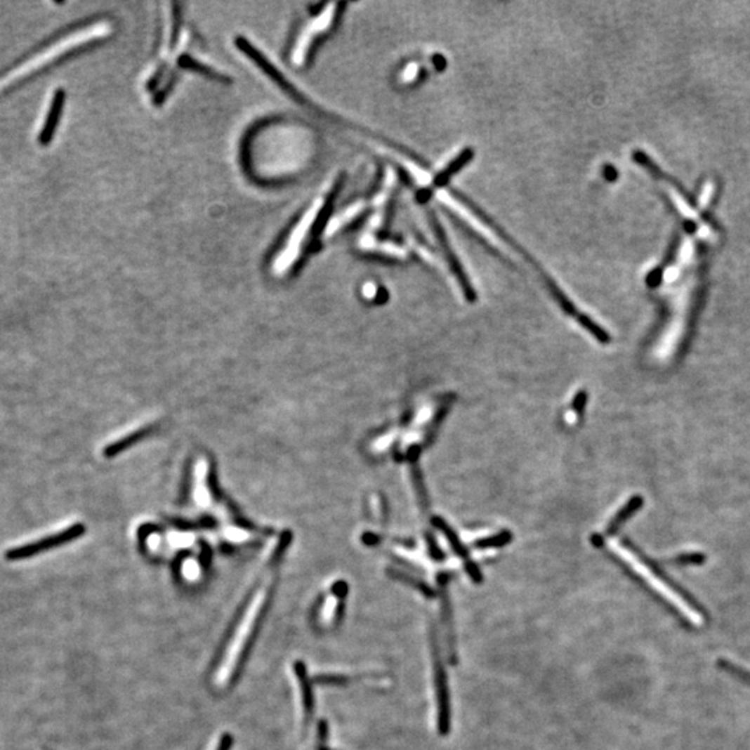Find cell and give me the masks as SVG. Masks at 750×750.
Instances as JSON below:
<instances>
[{
    "mask_svg": "<svg viewBox=\"0 0 750 750\" xmlns=\"http://www.w3.org/2000/svg\"><path fill=\"white\" fill-rule=\"evenodd\" d=\"M511 532L510 531H501L498 535H492L488 538L478 539L474 546L478 549H488V548H500L507 545L511 541Z\"/></svg>",
    "mask_w": 750,
    "mask_h": 750,
    "instance_id": "obj_16",
    "label": "cell"
},
{
    "mask_svg": "<svg viewBox=\"0 0 750 750\" xmlns=\"http://www.w3.org/2000/svg\"><path fill=\"white\" fill-rule=\"evenodd\" d=\"M231 748H232V738H231V735L225 734V735L221 737V739L218 742V746L216 748V750H231Z\"/></svg>",
    "mask_w": 750,
    "mask_h": 750,
    "instance_id": "obj_24",
    "label": "cell"
},
{
    "mask_svg": "<svg viewBox=\"0 0 750 750\" xmlns=\"http://www.w3.org/2000/svg\"><path fill=\"white\" fill-rule=\"evenodd\" d=\"M603 177L610 181V183H614L617 178H619V171L612 166V164H606L603 167Z\"/></svg>",
    "mask_w": 750,
    "mask_h": 750,
    "instance_id": "obj_23",
    "label": "cell"
},
{
    "mask_svg": "<svg viewBox=\"0 0 750 750\" xmlns=\"http://www.w3.org/2000/svg\"><path fill=\"white\" fill-rule=\"evenodd\" d=\"M474 159V150L467 147L464 149L456 159H453L452 163H449L446 166V169H443L440 173H438L437 176L434 177V181H433V187L442 188L446 187L450 181V178L457 174L459 171H461L464 169V166H467L471 160Z\"/></svg>",
    "mask_w": 750,
    "mask_h": 750,
    "instance_id": "obj_10",
    "label": "cell"
},
{
    "mask_svg": "<svg viewBox=\"0 0 750 750\" xmlns=\"http://www.w3.org/2000/svg\"><path fill=\"white\" fill-rule=\"evenodd\" d=\"M389 574L393 578H396V579H399V581H402V582H404L407 585H412V586L417 588L427 598H434L435 596V591L431 589L424 581H420V579H417V578H414V577H412L409 574H404V572H402L399 570H392V571H389Z\"/></svg>",
    "mask_w": 750,
    "mask_h": 750,
    "instance_id": "obj_14",
    "label": "cell"
},
{
    "mask_svg": "<svg viewBox=\"0 0 750 750\" xmlns=\"http://www.w3.org/2000/svg\"><path fill=\"white\" fill-rule=\"evenodd\" d=\"M427 218H428V223H430V225H431V228H433V232H434V235H435V238H437L438 244H439L440 249H442L443 254H445V258H446V261H447L449 265H450L452 272L454 274V277L457 278V281H459V284H460V287H461V289H463V294H464L466 299H467L470 303L475 302V299H477L475 289H474V287L471 285V282H470L467 274L464 272V270H463V267H461L459 258L456 257L454 251L450 248V245H449V242H447V238H446V234H445L442 225L439 224L437 216H435V213H434L433 209H428V210H427Z\"/></svg>",
    "mask_w": 750,
    "mask_h": 750,
    "instance_id": "obj_7",
    "label": "cell"
},
{
    "mask_svg": "<svg viewBox=\"0 0 750 750\" xmlns=\"http://www.w3.org/2000/svg\"><path fill=\"white\" fill-rule=\"evenodd\" d=\"M613 549L669 605H671L677 610V613L683 619H685L689 624L693 625V626H700V625L703 624L704 617H703L702 612L696 607V605H693L683 592H680L659 571H656V568L652 564H649L640 555H638L636 551H633L631 546H626L624 544H614Z\"/></svg>",
    "mask_w": 750,
    "mask_h": 750,
    "instance_id": "obj_3",
    "label": "cell"
},
{
    "mask_svg": "<svg viewBox=\"0 0 750 750\" xmlns=\"http://www.w3.org/2000/svg\"><path fill=\"white\" fill-rule=\"evenodd\" d=\"M718 667H720L721 670L730 673L731 676L737 677V678L741 680L742 683L749 684L750 685V671L745 670L744 667L737 666V664H734L732 662H730V660H724V659H720V660H718Z\"/></svg>",
    "mask_w": 750,
    "mask_h": 750,
    "instance_id": "obj_17",
    "label": "cell"
},
{
    "mask_svg": "<svg viewBox=\"0 0 750 750\" xmlns=\"http://www.w3.org/2000/svg\"><path fill=\"white\" fill-rule=\"evenodd\" d=\"M342 183L343 178L341 177V180H338V183L327 195V197L322 202L317 203L310 211L305 213L301 220L294 225V228L285 238L284 245L275 253L274 261L271 264L272 271L277 275H284L289 272L294 265L301 260L303 250L308 246H312V239H317V237L321 235V231H324L329 220L334 199L342 187Z\"/></svg>",
    "mask_w": 750,
    "mask_h": 750,
    "instance_id": "obj_2",
    "label": "cell"
},
{
    "mask_svg": "<svg viewBox=\"0 0 750 750\" xmlns=\"http://www.w3.org/2000/svg\"><path fill=\"white\" fill-rule=\"evenodd\" d=\"M84 532H85V527L82 524H75V525H71V527L65 528L64 531H60V532H58V534H55L52 537H46V538L39 539V541L22 545L20 548L10 549V551L6 552L4 558L7 560H10V562H18V560L31 559V558L37 556L38 553L59 548V546H63L64 544H68V542L79 538L81 535H84Z\"/></svg>",
    "mask_w": 750,
    "mask_h": 750,
    "instance_id": "obj_5",
    "label": "cell"
},
{
    "mask_svg": "<svg viewBox=\"0 0 750 750\" xmlns=\"http://www.w3.org/2000/svg\"><path fill=\"white\" fill-rule=\"evenodd\" d=\"M339 7H341V4H338L336 10H332L329 14H328V10H321V13L318 15H315L308 25H305L299 31V35L296 37L295 44H294L292 51H291V62L294 63L295 65L301 67V65H303L305 63L308 62V59L310 58V53H312L315 41L322 34L328 32V29L334 25L335 20H336V17L339 15V11H341V10L338 11Z\"/></svg>",
    "mask_w": 750,
    "mask_h": 750,
    "instance_id": "obj_4",
    "label": "cell"
},
{
    "mask_svg": "<svg viewBox=\"0 0 750 750\" xmlns=\"http://www.w3.org/2000/svg\"><path fill=\"white\" fill-rule=\"evenodd\" d=\"M271 577L265 578L260 586L253 592L248 600L244 612L239 616V620L235 625L230 640L227 642L225 652L218 664V671H216V684L220 687H227L237 676L241 669L244 659L249 650L253 636L257 632V628L264 614L270 592H271Z\"/></svg>",
    "mask_w": 750,
    "mask_h": 750,
    "instance_id": "obj_1",
    "label": "cell"
},
{
    "mask_svg": "<svg viewBox=\"0 0 750 750\" xmlns=\"http://www.w3.org/2000/svg\"><path fill=\"white\" fill-rule=\"evenodd\" d=\"M434 60H435V65H437L438 70H443V68H445V65H446V60L443 59V56H440V55H435Z\"/></svg>",
    "mask_w": 750,
    "mask_h": 750,
    "instance_id": "obj_26",
    "label": "cell"
},
{
    "mask_svg": "<svg viewBox=\"0 0 750 750\" xmlns=\"http://www.w3.org/2000/svg\"><path fill=\"white\" fill-rule=\"evenodd\" d=\"M577 320H578V322H579V324H581L589 334H592L599 342H602V343H607V342H610V336H609V334H607L603 328H600L593 320H591L588 315H585V314H579V317H578Z\"/></svg>",
    "mask_w": 750,
    "mask_h": 750,
    "instance_id": "obj_15",
    "label": "cell"
},
{
    "mask_svg": "<svg viewBox=\"0 0 750 750\" xmlns=\"http://www.w3.org/2000/svg\"><path fill=\"white\" fill-rule=\"evenodd\" d=\"M412 475H413V481H414L417 494L420 496V501L426 507L427 506V495H426V489H424V484H423V480H421V474H420L419 466L416 463H412Z\"/></svg>",
    "mask_w": 750,
    "mask_h": 750,
    "instance_id": "obj_18",
    "label": "cell"
},
{
    "mask_svg": "<svg viewBox=\"0 0 750 750\" xmlns=\"http://www.w3.org/2000/svg\"><path fill=\"white\" fill-rule=\"evenodd\" d=\"M433 654H434V684L438 702V731L440 735H447L452 728V707H450V692L449 683L445 667L442 664L439 645L435 639V632L433 631Z\"/></svg>",
    "mask_w": 750,
    "mask_h": 750,
    "instance_id": "obj_6",
    "label": "cell"
},
{
    "mask_svg": "<svg viewBox=\"0 0 750 750\" xmlns=\"http://www.w3.org/2000/svg\"><path fill=\"white\" fill-rule=\"evenodd\" d=\"M442 617L443 624L446 629V639H447V647H449V657L453 663H456V646H454V632H453V623H452V607L450 600L446 593V586H442Z\"/></svg>",
    "mask_w": 750,
    "mask_h": 750,
    "instance_id": "obj_11",
    "label": "cell"
},
{
    "mask_svg": "<svg viewBox=\"0 0 750 750\" xmlns=\"http://www.w3.org/2000/svg\"><path fill=\"white\" fill-rule=\"evenodd\" d=\"M673 562L677 564H700L704 562V556L702 553H684L674 558L671 560V562Z\"/></svg>",
    "mask_w": 750,
    "mask_h": 750,
    "instance_id": "obj_19",
    "label": "cell"
},
{
    "mask_svg": "<svg viewBox=\"0 0 750 750\" xmlns=\"http://www.w3.org/2000/svg\"><path fill=\"white\" fill-rule=\"evenodd\" d=\"M585 404H586V392H585V390H581V392H578V393L575 395V397H574L572 409L575 410L577 414H581L582 410H584V407H585Z\"/></svg>",
    "mask_w": 750,
    "mask_h": 750,
    "instance_id": "obj_22",
    "label": "cell"
},
{
    "mask_svg": "<svg viewBox=\"0 0 750 750\" xmlns=\"http://www.w3.org/2000/svg\"><path fill=\"white\" fill-rule=\"evenodd\" d=\"M64 103H65V92H64V89L59 88L53 95L48 116L45 119V124H44L39 135H38V142L42 146H48L53 140L55 132L58 129V125H59L60 117H62Z\"/></svg>",
    "mask_w": 750,
    "mask_h": 750,
    "instance_id": "obj_8",
    "label": "cell"
},
{
    "mask_svg": "<svg viewBox=\"0 0 750 750\" xmlns=\"http://www.w3.org/2000/svg\"><path fill=\"white\" fill-rule=\"evenodd\" d=\"M464 565H466V571H467L468 577L473 579V582H475V584H481V582L484 581L482 574H481V571H480V568L477 567L475 562H471V560H467Z\"/></svg>",
    "mask_w": 750,
    "mask_h": 750,
    "instance_id": "obj_20",
    "label": "cell"
},
{
    "mask_svg": "<svg viewBox=\"0 0 750 750\" xmlns=\"http://www.w3.org/2000/svg\"><path fill=\"white\" fill-rule=\"evenodd\" d=\"M642 503L643 499L640 496H633L632 499L628 500V503L625 504L624 507L613 517V520L610 521L609 524V528H607V534H616L621 525L624 524L625 521L636 511L642 507Z\"/></svg>",
    "mask_w": 750,
    "mask_h": 750,
    "instance_id": "obj_13",
    "label": "cell"
},
{
    "mask_svg": "<svg viewBox=\"0 0 750 750\" xmlns=\"http://www.w3.org/2000/svg\"><path fill=\"white\" fill-rule=\"evenodd\" d=\"M427 541H428V551H430L431 558L435 559L438 562H442V560L445 559V555H443V552L439 549V546H438L435 539H434L431 535H428V537H427Z\"/></svg>",
    "mask_w": 750,
    "mask_h": 750,
    "instance_id": "obj_21",
    "label": "cell"
},
{
    "mask_svg": "<svg viewBox=\"0 0 750 750\" xmlns=\"http://www.w3.org/2000/svg\"><path fill=\"white\" fill-rule=\"evenodd\" d=\"M363 541H364V544H366V545H369V546H374V545H376V544H378L379 538H378V537H375L374 534H370V532H367V534H366V535L363 537Z\"/></svg>",
    "mask_w": 750,
    "mask_h": 750,
    "instance_id": "obj_25",
    "label": "cell"
},
{
    "mask_svg": "<svg viewBox=\"0 0 750 750\" xmlns=\"http://www.w3.org/2000/svg\"><path fill=\"white\" fill-rule=\"evenodd\" d=\"M433 524L437 527L438 529H440V532H443V535L449 541V544H450L452 549L454 551V553L459 558H461V559H464L467 562L468 560V551L464 548V545H461L457 534L447 525V522L440 517H434L433 518Z\"/></svg>",
    "mask_w": 750,
    "mask_h": 750,
    "instance_id": "obj_12",
    "label": "cell"
},
{
    "mask_svg": "<svg viewBox=\"0 0 750 750\" xmlns=\"http://www.w3.org/2000/svg\"><path fill=\"white\" fill-rule=\"evenodd\" d=\"M632 159H633L635 163H638V164H640L642 167H645L652 176L657 177L659 180H663V181H666V183H669L670 185H673V187L676 188V190H678L680 195L684 196V199H685V202H687L689 206H692V207H697L696 197H695L690 192H688L685 187H683L677 180H674L671 176H667L664 171H662V169H660L657 164H654V162H653L646 153H643L642 150H635L633 154H632Z\"/></svg>",
    "mask_w": 750,
    "mask_h": 750,
    "instance_id": "obj_9",
    "label": "cell"
}]
</instances>
